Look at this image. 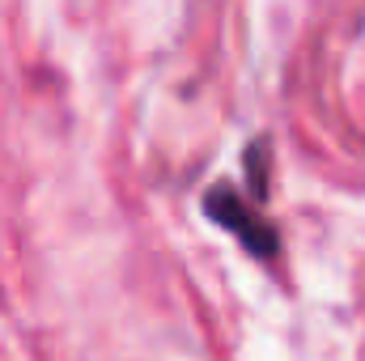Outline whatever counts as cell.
I'll use <instances>...</instances> for the list:
<instances>
[{"label": "cell", "mask_w": 365, "mask_h": 361, "mask_svg": "<svg viewBox=\"0 0 365 361\" xmlns=\"http://www.w3.org/2000/svg\"><path fill=\"white\" fill-rule=\"evenodd\" d=\"M204 213L221 225V230H230L255 260H276V251H280V234H276V225L251 204V200H242L230 183H217V187H208V195H204Z\"/></svg>", "instance_id": "6da1fadb"}, {"label": "cell", "mask_w": 365, "mask_h": 361, "mask_svg": "<svg viewBox=\"0 0 365 361\" xmlns=\"http://www.w3.org/2000/svg\"><path fill=\"white\" fill-rule=\"evenodd\" d=\"M247 175H251L255 200H264V195H268V179H264V145H251V149H247Z\"/></svg>", "instance_id": "7a4b0ae2"}]
</instances>
